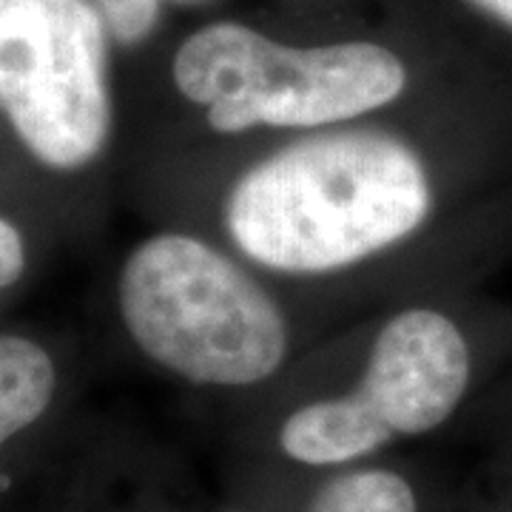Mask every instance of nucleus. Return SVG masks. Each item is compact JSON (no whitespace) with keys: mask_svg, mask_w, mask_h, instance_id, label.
Returning <instances> with one entry per match:
<instances>
[{"mask_svg":"<svg viewBox=\"0 0 512 512\" xmlns=\"http://www.w3.org/2000/svg\"><path fill=\"white\" fill-rule=\"evenodd\" d=\"M436 211L419 148L376 117L291 134L228 180L222 245L271 279H330L393 254Z\"/></svg>","mask_w":512,"mask_h":512,"instance_id":"obj_1","label":"nucleus"},{"mask_svg":"<svg viewBox=\"0 0 512 512\" xmlns=\"http://www.w3.org/2000/svg\"><path fill=\"white\" fill-rule=\"evenodd\" d=\"M114 296L131 345L191 387H256L291 359V319L265 276L194 231L140 239L120 262Z\"/></svg>","mask_w":512,"mask_h":512,"instance_id":"obj_2","label":"nucleus"},{"mask_svg":"<svg viewBox=\"0 0 512 512\" xmlns=\"http://www.w3.org/2000/svg\"><path fill=\"white\" fill-rule=\"evenodd\" d=\"M171 86L220 137H291L382 114L410 89V69L373 40L296 46L239 20H211L180 40Z\"/></svg>","mask_w":512,"mask_h":512,"instance_id":"obj_3","label":"nucleus"},{"mask_svg":"<svg viewBox=\"0 0 512 512\" xmlns=\"http://www.w3.org/2000/svg\"><path fill=\"white\" fill-rule=\"evenodd\" d=\"M111 46L92 0H0V126L29 163L77 177L106 160Z\"/></svg>","mask_w":512,"mask_h":512,"instance_id":"obj_4","label":"nucleus"},{"mask_svg":"<svg viewBox=\"0 0 512 512\" xmlns=\"http://www.w3.org/2000/svg\"><path fill=\"white\" fill-rule=\"evenodd\" d=\"M473 376L467 336L436 308H404L376 330L356 387L339 393L379 447L441 427Z\"/></svg>","mask_w":512,"mask_h":512,"instance_id":"obj_5","label":"nucleus"},{"mask_svg":"<svg viewBox=\"0 0 512 512\" xmlns=\"http://www.w3.org/2000/svg\"><path fill=\"white\" fill-rule=\"evenodd\" d=\"M60 393V367L35 336L0 333V456L52 413Z\"/></svg>","mask_w":512,"mask_h":512,"instance_id":"obj_6","label":"nucleus"},{"mask_svg":"<svg viewBox=\"0 0 512 512\" xmlns=\"http://www.w3.org/2000/svg\"><path fill=\"white\" fill-rule=\"evenodd\" d=\"M214 0H92L106 23L111 43L120 49H137L154 37L171 6H208Z\"/></svg>","mask_w":512,"mask_h":512,"instance_id":"obj_7","label":"nucleus"},{"mask_svg":"<svg viewBox=\"0 0 512 512\" xmlns=\"http://www.w3.org/2000/svg\"><path fill=\"white\" fill-rule=\"evenodd\" d=\"M29 271V239L18 222L0 211V302L23 282Z\"/></svg>","mask_w":512,"mask_h":512,"instance_id":"obj_8","label":"nucleus"},{"mask_svg":"<svg viewBox=\"0 0 512 512\" xmlns=\"http://www.w3.org/2000/svg\"><path fill=\"white\" fill-rule=\"evenodd\" d=\"M470 9H476L478 15L498 23L501 29L512 32V0H461Z\"/></svg>","mask_w":512,"mask_h":512,"instance_id":"obj_9","label":"nucleus"},{"mask_svg":"<svg viewBox=\"0 0 512 512\" xmlns=\"http://www.w3.org/2000/svg\"><path fill=\"white\" fill-rule=\"evenodd\" d=\"M305 512H308V510H305Z\"/></svg>","mask_w":512,"mask_h":512,"instance_id":"obj_10","label":"nucleus"}]
</instances>
